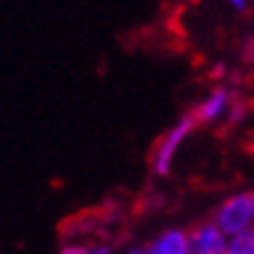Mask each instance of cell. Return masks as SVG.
<instances>
[{"label":"cell","mask_w":254,"mask_h":254,"mask_svg":"<svg viewBox=\"0 0 254 254\" xmlns=\"http://www.w3.org/2000/svg\"><path fill=\"white\" fill-rule=\"evenodd\" d=\"M124 254H147V247H128Z\"/></svg>","instance_id":"11"},{"label":"cell","mask_w":254,"mask_h":254,"mask_svg":"<svg viewBox=\"0 0 254 254\" xmlns=\"http://www.w3.org/2000/svg\"><path fill=\"white\" fill-rule=\"evenodd\" d=\"M252 200H254V191H252Z\"/></svg>","instance_id":"12"},{"label":"cell","mask_w":254,"mask_h":254,"mask_svg":"<svg viewBox=\"0 0 254 254\" xmlns=\"http://www.w3.org/2000/svg\"><path fill=\"white\" fill-rule=\"evenodd\" d=\"M238 98V93L233 91L231 86H215L210 89L203 98L196 103L193 108V119L198 122V126H212V124H219V122H226V117L231 112L233 103Z\"/></svg>","instance_id":"3"},{"label":"cell","mask_w":254,"mask_h":254,"mask_svg":"<svg viewBox=\"0 0 254 254\" xmlns=\"http://www.w3.org/2000/svg\"><path fill=\"white\" fill-rule=\"evenodd\" d=\"M86 245H82V243H65V245L59 247V252L56 254H84Z\"/></svg>","instance_id":"9"},{"label":"cell","mask_w":254,"mask_h":254,"mask_svg":"<svg viewBox=\"0 0 254 254\" xmlns=\"http://www.w3.org/2000/svg\"><path fill=\"white\" fill-rule=\"evenodd\" d=\"M252 7H254V0H252Z\"/></svg>","instance_id":"13"},{"label":"cell","mask_w":254,"mask_h":254,"mask_svg":"<svg viewBox=\"0 0 254 254\" xmlns=\"http://www.w3.org/2000/svg\"><path fill=\"white\" fill-rule=\"evenodd\" d=\"M147 247V254H191V243H189V231L185 229H163Z\"/></svg>","instance_id":"5"},{"label":"cell","mask_w":254,"mask_h":254,"mask_svg":"<svg viewBox=\"0 0 254 254\" xmlns=\"http://www.w3.org/2000/svg\"><path fill=\"white\" fill-rule=\"evenodd\" d=\"M189 243H191V254H226L229 236L212 219H205L189 229Z\"/></svg>","instance_id":"4"},{"label":"cell","mask_w":254,"mask_h":254,"mask_svg":"<svg viewBox=\"0 0 254 254\" xmlns=\"http://www.w3.org/2000/svg\"><path fill=\"white\" fill-rule=\"evenodd\" d=\"M247 112H250V105H247L245 100L236 98L231 112H229V117H226V122L231 124V126H238V124H243L247 119Z\"/></svg>","instance_id":"7"},{"label":"cell","mask_w":254,"mask_h":254,"mask_svg":"<svg viewBox=\"0 0 254 254\" xmlns=\"http://www.w3.org/2000/svg\"><path fill=\"white\" fill-rule=\"evenodd\" d=\"M226 254H254V229L229 236Z\"/></svg>","instance_id":"6"},{"label":"cell","mask_w":254,"mask_h":254,"mask_svg":"<svg viewBox=\"0 0 254 254\" xmlns=\"http://www.w3.org/2000/svg\"><path fill=\"white\" fill-rule=\"evenodd\" d=\"M84 254H112V247L108 243H93V245H86Z\"/></svg>","instance_id":"10"},{"label":"cell","mask_w":254,"mask_h":254,"mask_svg":"<svg viewBox=\"0 0 254 254\" xmlns=\"http://www.w3.org/2000/svg\"><path fill=\"white\" fill-rule=\"evenodd\" d=\"M196 126H198V122L193 119V115H185V117H180L168 131L159 138V142L152 149V159H149V166H152L154 175H159V177L170 175V170L175 166L177 152L189 140V135L193 133Z\"/></svg>","instance_id":"1"},{"label":"cell","mask_w":254,"mask_h":254,"mask_svg":"<svg viewBox=\"0 0 254 254\" xmlns=\"http://www.w3.org/2000/svg\"><path fill=\"white\" fill-rule=\"evenodd\" d=\"M226 5L233 9V12H238V14H245L252 9V0H226Z\"/></svg>","instance_id":"8"},{"label":"cell","mask_w":254,"mask_h":254,"mask_svg":"<svg viewBox=\"0 0 254 254\" xmlns=\"http://www.w3.org/2000/svg\"><path fill=\"white\" fill-rule=\"evenodd\" d=\"M252 149H254V145H252Z\"/></svg>","instance_id":"14"},{"label":"cell","mask_w":254,"mask_h":254,"mask_svg":"<svg viewBox=\"0 0 254 254\" xmlns=\"http://www.w3.org/2000/svg\"><path fill=\"white\" fill-rule=\"evenodd\" d=\"M212 222L222 229L226 236L250 231L254 229V200L252 191H236L217 205Z\"/></svg>","instance_id":"2"}]
</instances>
